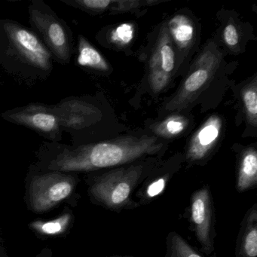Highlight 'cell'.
<instances>
[{"label":"cell","instance_id":"6da1fadb","mask_svg":"<svg viewBox=\"0 0 257 257\" xmlns=\"http://www.w3.org/2000/svg\"><path fill=\"white\" fill-rule=\"evenodd\" d=\"M162 148L156 137L125 136L65 150L49 165L57 171H89L122 166L156 154Z\"/></svg>","mask_w":257,"mask_h":257},{"label":"cell","instance_id":"7a4b0ae2","mask_svg":"<svg viewBox=\"0 0 257 257\" xmlns=\"http://www.w3.org/2000/svg\"><path fill=\"white\" fill-rule=\"evenodd\" d=\"M147 171L144 164L118 167L97 177L90 192L97 202L110 210L119 212L136 208L139 204L132 195L147 177Z\"/></svg>","mask_w":257,"mask_h":257},{"label":"cell","instance_id":"3957f363","mask_svg":"<svg viewBox=\"0 0 257 257\" xmlns=\"http://www.w3.org/2000/svg\"><path fill=\"white\" fill-rule=\"evenodd\" d=\"M222 54L214 42L210 40L195 60L184 82L165 109L179 112L190 106L210 85L222 62Z\"/></svg>","mask_w":257,"mask_h":257},{"label":"cell","instance_id":"277c9868","mask_svg":"<svg viewBox=\"0 0 257 257\" xmlns=\"http://www.w3.org/2000/svg\"><path fill=\"white\" fill-rule=\"evenodd\" d=\"M75 186L71 176L52 173L37 176L30 186V202L36 212L46 211L70 196Z\"/></svg>","mask_w":257,"mask_h":257},{"label":"cell","instance_id":"5b68a950","mask_svg":"<svg viewBox=\"0 0 257 257\" xmlns=\"http://www.w3.org/2000/svg\"><path fill=\"white\" fill-rule=\"evenodd\" d=\"M175 67V52L167 25H162L149 66V82L152 91L159 93L169 83Z\"/></svg>","mask_w":257,"mask_h":257},{"label":"cell","instance_id":"8992f818","mask_svg":"<svg viewBox=\"0 0 257 257\" xmlns=\"http://www.w3.org/2000/svg\"><path fill=\"white\" fill-rule=\"evenodd\" d=\"M5 28L10 43L24 61L40 70H49L52 53L34 33L14 23L7 24Z\"/></svg>","mask_w":257,"mask_h":257},{"label":"cell","instance_id":"52a82bcc","mask_svg":"<svg viewBox=\"0 0 257 257\" xmlns=\"http://www.w3.org/2000/svg\"><path fill=\"white\" fill-rule=\"evenodd\" d=\"M31 22L41 33L46 44L57 59L61 62L70 61V40L61 21L53 15L32 9L30 12Z\"/></svg>","mask_w":257,"mask_h":257},{"label":"cell","instance_id":"ba28073f","mask_svg":"<svg viewBox=\"0 0 257 257\" xmlns=\"http://www.w3.org/2000/svg\"><path fill=\"white\" fill-rule=\"evenodd\" d=\"M191 220L195 235L206 254L213 251V207L208 187L194 192L191 199Z\"/></svg>","mask_w":257,"mask_h":257},{"label":"cell","instance_id":"9c48e42d","mask_svg":"<svg viewBox=\"0 0 257 257\" xmlns=\"http://www.w3.org/2000/svg\"><path fill=\"white\" fill-rule=\"evenodd\" d=\"M13 122L34 129L40 133L55 138L60 132L59 121L51 107L40 104H30L4 115Z\"/></svg>","mask_w":257,"mask_h":257},{"label":"cell","instance_id":"30bf717a","mask_svg":"<svg viewBox=\"0 0 257 257\" xmlns=\"http://www.w3.org/2000/svg\"><path fill=\"white\" fill-rule=\"evenodd\" d=\"M222 121L219 115L209 117L192 136L186 152V160L196 162L205 159L216 146L221 132Z\"/></svg>","mask_w":257,"mask_h":257},{"label":"cell","instance_id":"8fae6325","mask_svg":"<svg viewBox=\"0 0 257 257\" xmlns=\"http://www.w3.org/2000/svg\"><path fill=\"white\" fill-rule=\"evenodd\" d=\"M61 126L80 129L91 124L99 115V111L89 103L79 100H67L54 106Z\"/></svg>","mask_w":257,"mask_h":257},{"label":"cell","instance_id":"7c38bea8","mask_svg":"<svg viewBox=\"0 0 257 257\" xmlns=\"http://www.w3.org/2000/svg\"><path fill=\"white\" fill-rule=\"evenodd\" d=\"M236 257H257L256 204L243 219L237 239Z\"/></svg>","mask_w":257,"mask_h":257},{"label":"cell","instance_id":"4fadbf2b","mask_svg":"<svg viewBox=\"0 0 257 257\" xmlns=\"http://www.w3.org/2000/svg\"><path fill=\"white\" fill-rule=\"evenodd\" d=\"M167 26L177 49L183 53L187 52L195 40V26L192 20L184 15H177L170 20Z\"/></svg>","mask_w":257,"mask_h":257},{"label":"cell","instance_id":"5bb4252c","mask_svg":"<svg viewBox=\"0 0 257 257\" xmlns=\"http://www.w3.org/2000/svg\"><path fill=\"white\" fill-rule=\"evenodd\" d=\"M257 183V152L254 147L245 149L240 156L237 177V189L242 192L252 189Z\"/></svg>","mask_w":257,"mask_h":257},{"label":"cell","instance_id":"9a60e30c","mask_svg":"<svg viewBox=\"0 0 257 257\" xmlns=\"http://www.w3.org/2000/svg\"><path fill=\"white\" fill-rule=\"evenodd\" d=\"M77 62L82 67L98 71L106 72L109 69V64L103 55L82 36L79 37Z\"/></svg>","mask_w":257,"mask_h":257},{"label":"cell","instance_id":"2e32d148","mask_svg":"<svg viewBox=\"0 0 257 257\" xmlns=\"http://www.w3.org/2000/svg\"><path fill=\"white\" fill-rule=\"evenodd\" d=\"M189 125V120L182 115H171L162 122L153 127V132L158 136L172 138L183 133Z\"/></svg>","mask_w":257,"mask_h":257},{"label":"cell","instance_id":"e0dca14e","mask_svg":"<svg viewBox=\"0 0 257 257\" xmlns=\"http://www.w3.org/2000/svg\"><path fill=\"white\" fill-rule=\"evenodd\" d=\"M241 97L246 119L251 125L255 127L257 124L256 79H254L252 82L243 88Z\"/></svg>","mask_w":257,"mask_h":257},{"label":"cell","instance_id":"ac0fdd59","mask_svg":"<svg viewBox=\"0 0 257 257\" xmlns=\"http://www.w3.org/2000/svg\"><path fill=\"white\" fill-rule=\"evenodd\" d=\"M167 257H201L181 236L171 233L168 237Z\"/></svg>","mask_w":257,"mask_h":257},{"label":"cell","instance_id":"d6986e66","mask_svg":"<svg viewBox=\"0 0 257 257\" xmlns=\"http://www.w3.org/2000/svg\"><path fill=\"white\" fill-rule=\"evenodd\" d=\"M71 216L70 214H65L58 219L49 222H36L32 224V227L43 234H60L67 228Z\"/></svg>","mask_w":257,"mask_h":257},{"label":"cell","instance_id":"ffe728a7","mask_svg":"<svg viewBox=\"0 0 257 257\" xmlns=\"http://www.w3.org/2000/svg\"><path fill=\"white\" fill-rule=\"evenodd\" d=\"M134 34L135 28L132 24H122L112 31L110 39L115 44L125 46L132 41Z\"/></svg>","mask_w":257,"mask_h":257},{"label":"cell","instance_id":"44dd1931","mask_svg":"<svg viewBox=\"0 0 257 257\" xmlns=\"http://www.w3.org/2000/svg\"><path fill=\"white\" fill-rule=\"evenodd\" d=\"M156 1H140V0H118L112 3L111 10L113 13H127L135 9L138 8L141 5H153L159 4Z\"/></svg>","mask_w":257,"mask_h":257},{"label":"cell","instance_id":"7402d4cb","mask_svg":"<svg viewBox=\"0 0 257 257\" xmlns=\"http://www.w3.org/2000/svg\"><path fill=\"white\" fill-rule=\"evenodd\" d=\"M113 0H76L74 4L80 8L91 12H103L109 8Z\"/></svg>","mask_w":257,"mask_h":257},{"label":"cell","instance_id":"603a6c76","mask_svg":"<svg viewBox=\"0 0 257 257\" xmlns=\"http://www.w3.org/2000/svg\"><path fill=\"white\" fill-rule=\"evenodd\" d=\"M223 39L225 44L233 49L239 43V34L237 28L233 24H228L223 31Z\"/></svg>","mask_w":257,"mask_h":257},{"label":"cell","instance_id":"cb8c5ba5","mask_svg":"<svg viewBox=\"0 0 257 257\" xmlns=\"http://www.w3.org/2000/svg\"><path fill=\"white\" fill-rule=\"evenodd\" d=\"M114 257H123V256H114ZM124 257H126V256H124Z\"/></svg>","mask_w":257,"mask_h":257}]
</instances>
